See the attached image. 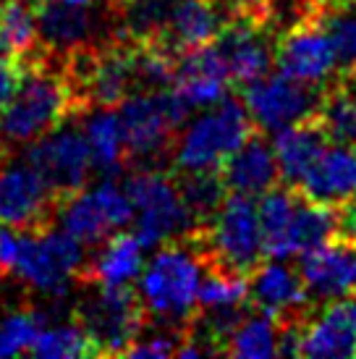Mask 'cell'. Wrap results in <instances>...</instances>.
Masks as SVG:
<instances>
[{
	"label": "cell",
	"instance_id": "cell-1",
	"mask_svg": "<svg viewBox=\"0 0 356 359\" xmlns=\"http://www.w3.org/2000/svg\"><path fill=\"white\" fill-rule=\"evenodd\" d=\"M79 116L81 105L66 63L40 50L34 58L24 60L19 87L0 110V142L8 147L29 144Z\"/></svg>",
	"mask_w": 356,
	"mask_h": 359
},
{
	"label": "cell",
	"instance_id": "cell-2",
	"mask_svg": "<svg viewBox=\"0 0 356 359\" xmlns=\"http://www.w3.org/2000/svg\"><path fill=\"white\" fill-rule=\"evenodd\" d=\"M202 276L205 255L191 233L158 244V252L139 273V297L149 323L186 330L197 312Z\"/></svg>",
	"mask_w": 356,
	"mask_h": 359
},
{
	"label": "cell",
	"instance_id": "cell-3",
	"mask_svg": "<svg viewBox=\"0 0 356 359\" xmlns=\"http://www.w3.org/2000/svg\"><path fill=\"white\" fill-rule=\"evenodd\" d=\"M244 102L226 95L223 100L210 105L197 118H189L176 134L170 150L168 168L176 173H205L218 170L238 144L254 134Z\"/></svg>",
	"mask_w": 356,
	"mask_h": 359
},
{
	"label": "cell",
	"instance_id": "cell-4",
	"mask_svg": "<svg viewBox=\"0 0 356 359\" xmlns=\"http://www.w3.org/2000/svg\"><path fill=\"white\" fill-rule=\"evenodd\" d=\"M191 236L205 255V265L210 268L249 278V273L265 259L257 202L247 194L226 191L215 212Z\"/></svg>",
	"mask_w": 356,
	"mask_h": 359
},
{
	"label": "cell",
	"instance_id": "cell-5",
	"mask_svg": "<svg viewBox=\"0 0 356 359\" xmlns=\"http://www.w3.org/2000/svg\"><path fill=\"white\" fill-rule=\"evenodd\" d=\"M116 110L126 142V170L152 165L168 168L178 129L191 118L170 87L158 92H134Z\"/></svg>",
	"mask_w": 356,
	"mask_h": 359
},
{
	"label": "cell",
	"instance_id": "cell-6",
	"mask_svg": "<svg viewBox=\"0 0 356 359\" xmlns=\"http://www.w3.org/2000/svg\"><path fill=\"white\" fill-rule=\"evenodd\" d=\"M123 189L134 205V231L144 247L184 239L199 229L181 200L178 181L170 168H129L123 173Z\"/></svg>",
	"mask_w": 356,
	"mask_h": 359
},
{
	"label": "cell",
	"instance_id": "cell-7",
	"mask_svg": "<svg viewBox=\"0 0 356 359\" xmlns=\"http://www.w3.org/2000/svg\"><path fill=\"white\" fill-rule=\"evenodd\" d=\"M76 289L81 297L74 307V323L92 336L102 357H126L149 323L139 289L92 283H76Z\"/></svg>",
	"mask_w": 356,
	"mask_h": 359
},
{
	"label": "cell",
	"instance_id": "cell-8",
	"mask_svg": "<svg viewBox=\"0 0 356 359\" xmlns=\"http://www.w3.org/2000/svg\"><path fill=\"white\" fill-rule=\"evenodd\" d=\"M84 257L87 255L79 241L50 223L42 229L24 231L13 278L40 294L42 299H60L71 286H76Z\"/></svg>",
	"mask_w": 356,
	"mask_h": 359
},
{
	"label": "cell",
	"instance_id": "cell-9",
	"mask_svg": "<svg viewBox=\"0 0 356 359\" xmlns=\"http://www.w3.org/2000/svg\"><path fill=\"white\" fill-rule=\"evenodd\" d=\"M55 220L81 247H97L116 231L129 229L134 223V205L123 184L116 179H102L92 189L84 187L63 197Z\"/></svg>",
	"mask_w": 356,
	"mask_h": 359
},
{
	"label": "cell",
	"instance_id": "cell-10",
	"mask_svg": "<svg viewBox=\"0 0 356 359\" xmlns=\"http://www.w3.org/2000/svg\"><path fill=\"white\" fill-rule=\"evenodd\" d=\"M325 84L299 81L286 74H265L262 79L241 87V102L247 108L254 129L262 134H275L291 123L315 118L322 102Z\"/></svg>",
	"mask_w": 356,
	"mask_h": 359
},
{
	"label": "cell",
	"instance_id": "cell-11",
	"mask_svg": "<svg viewBox=\"0 0 356 359\" xmlns=\"http://www.w3.org/2000/svg\"><path fill=\"white\" fill-rule=\"evenodd\" d=\"M315 8L299 11L280 24L275 34V66L280 74L299 81L327 84L338 79L336 53Z\"/></svg>",
	"mask_w": 356,
	"mask_h": 359
},
{
	"label": "cell",
	"instance_id": "cell-12",
	"mask_svg": "<svg viewBox=\"0 0 356 359\" xmlns=\"http://www.w3.org/2000/svg\"><path fill=\"white\" fill-rule=\"evenodd\" d=\"M60 197L50 189L29 160H13L11 147H0V220L32 231L55 223Z\"/></svg>",
	"mask_w": 356,
	"mask_h": 359
},
{
	"label": "cell",
	"instance_id": "cell-13",
	"mask_svg": "<svg viewBox=\"0 0 356 359\" xmlns=\"http://www.w3.org/2000/svg\"><path fill=\"white\" fill-rule=\"evenodd\" d=\"M71 121L42 134L40 140L29 142V150H27V160L60 200L84 189L95 173L87 137L81 129L71 126Z\"/></svg>",
	"mask_w": 356,
	"mask_h": 359
},
{
	"label": "cell",
	"instance_id": "cell-14",
	"mask_svg": "<svg viewBox=\"0 0 356 359\" xmlns=\"http://www.w3.org/2000/svg\"><path fill=\"white\" fill-rule=\"evenodd\" d=\"M275 34L278 27L270 21L228 16L212 45L226 63L236 92L262 79L265 74H270V66H275Z\"/></svg>",
	"mask_w": 356,
	"mask_h": 359
},
{
	"label": "cell",
	"instance_id": "cell-15",
	"mask_svg": "<svg viewBox=\"0 0 356 359\" xmlns=\"http://www.w3.org/2000/svg\"><path fill=\"white\" fill-rule=\"evenodd\" d=\"M247 297L252 309H257L278 325L304 323L315 309L307 286L294 265L286 259L265 257L247 278Z\"/></svg>",
	"mask_w": 356,
	"mask_h": 359
},
{
	"label": "cell",
	"instance_id": "cell-16",
	"mask_svg": "<svg viewBox=\"0 0 356 359\" xmlns=\"http://www.w3.org/2000/svg\"><path fill=\"white\" fill-rule=\"evenodd\" d=\"M231 87L233 84H231L226 63H223L212 42L178 55L170 92L186 108L189 116L223 100Z\"/></svg>",
	"mask_w": 356,
	"mask_h": 359
},
{
	"label": "cell",
	"instance_id": "cell-17",
	"mask_svg": "<svg viewBox=\"0 0 356 359\" xmlns=\"http://www.w3.org/2000/svg\"><path fill=\"white\" fill-rule=\"evenodd\" d=\"M299 273L315 304L356 294V244L333 236L330 241L301 255Z\"/></svg>",
	"mask_w": 356,
	"mask_h": 359
},
{
	"label": "cell",
	"instance_id": "cell-18",
	"mask_svg": "<svg viewBox=\"0 0 356 359\" xmlns=\"http://www.w3.org/2000/svg\"><path fill=\"white\" fill-rule=\"evenodd\" d=\"M226 21L228 11L220 0H176L160 34L147 45H155L178 60L184 53L210 45Z\"/></svg>",
	"mask_w": 356,
	"mask_h": 359
},
{
	"label": "cell",
	"instance_id": "cell-19",
	"mask_svg": "<svg viewBox=\"0 0 356 359\" xmlns=\"http://www.w3.org/2000/svg\"><path fill=\"white\" fill-rule=\"evenodd\" d=\"M356 294L315 304L301 330L299 357H354Z\"/></svg>",
	"mask_w": 356,
	"mask_h": 359
},
{
	"label": "cell",
	"instance_id": "cell-20",
	"mask_svg": "<svg viewBox=\"0 0 356 359\" xmlns=\"http://www.w3.org/2000/svg\"><path fill=\"white\" fill-rule=\"evenodd\" d=\"M294 189L304 200L341 210L356 194V147L330 142Z\"/></svg>",
	"mask_w": 356,
	"mask_h": 359
},
{
	"label": "cell",
	"instance_id": "cell-21",
	"mask_svg": "<svg viewBox=\"0 0 356 359\" xmlns=\"http://www.w3.org/2000/svg\"><path fill=\"white\" fill-rule=\"evenodd\" d=\"M218 176L226 191L247 197H262L267 189L280 184V168L275 152L267 142V134L254 131L252 137H247L236 152H231L223 160Z\"/></svg>",
	"mask_w": 356,
	"mask_h": 359
},
{
	"label": "cell",
	"instance_id": "cell-22",
	"mask_svg": "<svg viewBox=\"0 0 356 359\" xmlns=\"http://www.w3.org/2000/svg\"><path fill=\"white\" fill-rule=\"evenodd\" d=\"M144 241L137 231L121 229L95 247V255L84 257L76 283L92 286H134L144 268Z\"/></svg>",
	"mask_w": 356,
	"mask_h": 359
},
{
	"label": "cell",
	"instance_id": "cell-23",
	"mask_svg": "<svg viewBox=\"0 0 356 359\" xmlns=\"http://www.w3.org/2000/svg\"><path fill=\"white\" fill-rule=\"evenodd\" d=\"M327 144L330 140L320 126L317 116L275 131L273 152H275L278 168H280V184L299 187V181L307 176V170L315 165V160L322 155Z\"/></svg>",
	"mask_w": 356,
	"mask_h": 359
},
{
	"label": "cell",
	"instance_id": "cell-24",
	"mask_svg": "<svg viewBox=\"0 0 356 359\" xmlns=\"http://www.w3.org/2000/svg\"><path fill=\"white\" fill-rule=\"evenodd\" d=\"M84 126L89 152H92V165L105 179H116L126 173V142L123 129L116 108H89L79 116Z\"/></svg>",
	"mask_w": 356,
	"mask_h": 359
},
{
	"label": "cell",
	"instance_id": "cell-25",
	"mask_svg": "<svg viewBox=\"0 0 356 359\" xmlns=\"http://www.w3.org/2000/svg\"><path fill=\"white\" fill-rule=\"evenodd\" d=\"M333 236H338V210L309 202L299 194L296 210H294V218H291L286 241H283V259L301 257Z\"/></svg>",
	"mask_w": 356,
	"mask_h": 359
},
{
	"label": "cell",
	"instance_id": "cell-26",
	"mask_svg": "<svg viewBox=\"0 0 356 359\" xmlns=\"http://www.w3.org/2000/svg\"><path fill=\"white\" fill-rule=\"evenodd\" d=\"M315 11L336 53L338 79L356 81V0H327Z\"/></svg>",
	"mask_w": 356,
	"mask_h": 359
},
{
	"label": "cell",
	"instance_id": "cell-27",
	"mask_svg": "<svg viewBox=\"0 0 356 359\" xmlns=\"http://www.w3.org/2000/svg\"><path fill=\"white\" fill-rule=\"evenodd\" d=\"M40 50L34 6L27 0H0V55L24 63Z\"/></svg>",
	"mask_w": 356,
	"mask_h": 359
},
{
	"label": "cell",
	"instance_id": "cell-28",
	"mask_svg": "<svg viewBox=\"0 0 356 359\" xmlns=\"http://www.w3.org/2000/svg\"><path fill=\"white\" fill-rule=\"evenodd\" d=\"M317 121L330 142L356 144V95L348 87V81H327L320 110H317Z\"/></svg>",
	"mask_w": 356,
	"mask_h": 359
},
{
	"label": "cell",
	"instance_id": "cell-29",
	"mask_svg": "<svg viewBox=\"0 0 356 359\" xmlns=\"http://www.w3.org/2000/svg\"><path fill=\"white\" fill-rule=\"evenodd\" d=\"M278 346H280V325L273 318L252 309L236 325V330L228 336L226 357H273L278 354Z\"/></svg>",
	"mask_w": 356,
	"mask_h": 359
},
{
	"label": "cell",
	"instance_id": "cell-30",
	"mask_svg": "<svg viewBox=\"0 0 356 359\" xmlns=\"http://www.w3.org/2000/svg\"><path fill=\"white\" fill-rule=\"evenodd\" d=\"M29 354L42 359H74V357H102L97 344L92 341L87 330L79 323H66V325H42L40 336L34 341Z\"/></svg>",
	"mask_w": 356,
	"mask_h": 359
},
{
	"label": "cell",
	"instance_id": "cell-31",
	"mask_svg": "<svg viewBox=\"0 0 356 359\" xmlns=\"http://www.w3.org/2000/svg\"><path fill=\"white\" fill-rule=\"evenodd\" d=\"M42 325H45L42 312H37L29 304L13 309V312H6L0 318V357L29 354Z\"/></svg>",
	"mask_w": 356,
	"mask_h": 359
},
{
	"label": "cell",
	"instance_id": "cell-32",
	"mask_svg": "<svg viewBox=\"0 0 356 359\" xmlns=\"http://www.w3.org/2000/svg\"><path fill=\"white\" fill-rule=\"evenodd\" d=\"M21 241H24V231L13 229V226H0V280L13 278V270L21 255Z\"/></svg>",
	"mask_w": 356,
	"mask_h": 359
},
{
	"label": "cell",
	"instance_id": "cell-33",
	"mask_svg": "<svg viewBox=\"0 0 356 359\" xmlns=\"http://www.w3.org/2000/svg\"><path fill=\"white\" fill-rule=\"evenodd\" d=\"M228 16H249V19L270 21L278 27V3L280 0H220Z\"/></svg>",
	"mask_w": 356,
	"mask_h": 359
},
{
	"label": "cell",
	"instance_id": "cell-34",
	"mask_svg": "<svg viewBox=\"0 0 356 359\" xmlns=\"http://www.w3.org/2000/svg\"><path fill=\"white\" fill-rule=\"evenodd\" d=\"M338 236L356 244V194L338 210Z\"/></svg>",
	"mask_w": 356,
	"mask_h": 359
},
{
	"label": "cell",
	"instance_id": "cell-35",
	"mask_svg": "<svg viewBox=\"0 0 356 359\" xmlns=\"http://www.w3.org/2000/svg\"><path fill=\"white\" fill-rule=\"evenodd\" d=\"M320 3H327V0H291V13L294 11H301V8H315Z\"/></svg>",
	"mask_w": 356,
	"mask_h": 359
},
{
	"label": "cell",
	"instance_id": "cell-36",
	"mask_svg": "<svg viewBox=\"0 0 356 359\" xmlns=\"http://www.w3.org/2000/svg\"><path fill=\"white\" fill-rule=\"evenodd\" d=\"M110 8H118V6H123V3H129V0H108Z\"/></svg>",
	"mask_w": 356,
	"mask_h": 359
},
{
	"label": "cell",
	"instance_id": "cell-37",
	"mask_svg": "<svg viewBox=\"0 0 356 359\" xmlns=\"http://www.w3.org/2000/svg\"><path fill=\"white\" fill-rule=\"evenodd\" d=\"M354 147H356V144H354Z\"/></svg>",
	"mask_w": 356,
	"mask_h": 359
}]
</instances>
